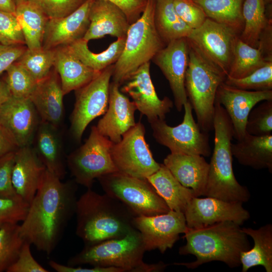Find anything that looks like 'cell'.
Instances as JSON below:
<instances>
[{
  "label": "cell",
  "mask_w": 272,
  "mask_h": 272,
  "mask_svg": "<svg viewBox=\"0 0 272 272\" xmlns=\"http://www.w3.org/2000/svg\"><path fill=\"white\" fill-rule=\"evenodd\" d=\"M74 180L62 182L46 169L27 215L20 225L22 237L38 250L50 255L75 214L77 190Z\"/></svg>",
  "instance_id": "obj_1"
},
{
  "label": "cell",
  "mask_w": 272,
  "mask_h": 272,
  "mask_svg": "<svg viewBox=\"0 0 272 272\" xmlns=\"http://www.w3.org/2000/svg\"><path fill=\"white\" fill-rule=\"evenodd\" d=\"M76 233L85 245L122 237L136 229L135 216L123 203L88 188L77 199Z\"/></svg>",
  "instance_id": "obj_2"
},
{
  "label": "cell",
  "mask_w": 272,
  "mask_h": 272,
  "mask_svg": "<svg viewBox=\"0 0 272 272\" xmlns=\"http://www.w3.org/2000/svg\"><path fill=\"white\" fill-rule=\"evenodd\" d=\"M247 236L240 225L232 221L188 228L183 236L186 243L179 248V254L194 255L196 260L173 264L194 269L204 263L219 261L231 268L238 267L241 265V253L250 248Z\"/></svg>",
  "instance_id": "obj_3"
},
{
  "label": "cell",
  "mask_w": 272,
  "mask_h": 272,
  "mask_svg": "<svg viewBox=\"0 0 272 272\" xmlns=\"http://www.w3.org/2000/svg\"><path fill=\"white\" fill-rule=\"evenodd\" d=\"M213 130L214 147L204 196L229 202H247L250 198V193L246 186L238 182L233 170L232 124L224 107L217 101L215 103Z\"/></svg>",
  "instance_id": "obj_4"
},
{
  "label": "cell",
  "mask_w": 272,
  "mask_h": 272,
  "mask_svg": "<svg viewBox=\"0 0 272 272\" xmlns=\"http://www.w3.org/2000/svg\"><path fill=\"white\" fill-rule=\"evenodd\" d=\"M146 252L143 239L137 229L125 236L92 245H85L78 254L70 258L67 265L120 268L124 272H157L165 269L163 262L148 264L143 260Z\"/></svg>",
  "instance_id": "obj_5"
},
{
  "label": "cell",
  "mask_w": 272,
  "mask_h": 272,
  "mask_svg": "<svg viewBox=\"0 0 272 272\" xmlns=\"http://www.w3.org/2000/svg\"><path fill=\"white\" fill-rule=\"evenodd\" d=\"M155 4L156 0H147L141 16L129 27L122 52L114 64L112 82L120 86L166 45L155 25Z\"/></svg>",
  "instance_id": "obj_6"
},
{
  "label": "cell",
  "mask_w": 272,
  "mask_h": 272,
  "mask_svg": "<svg viewBox=\"0 0 272 272\" xmlns=\"http://www.w3.org/2000/svg\"><path fill=\"white\" fill-rule=\"evenodd\" d=\"M226 77L190 45L185 88L197 122L205 132L213 130L216 95Z\"/></svg>",
  "instance_id": "obj_7"
},
{
  "label": "cell",
  "mask_w": 272,
  "mask_h": 272,
  "mask_svg": "<svg viewBox=\"0 0 272 272\" xmlns=\"http://www.w3.org/2000/svg\"><path fill=\"white\" fill-rule=\"evenodd\" d=\"M98 180L105 193L121 202L135 216H155L170 210L147 179L115 172Z\"/></svg>",
  "instance_id": "obj_8"
},
{
  "label": "cell",
  "mask_w": 272,
  "mask_h": 272,
  "mask_svg": "<svg viewBox=\"0 0 272 272\" xmlns=\"http://www.w3.org/2000/svg\"><path fill=\"white\" fill-rule=\"evenodd\" d=\"M113 145L95 126L85 143L67 158V166L77 184L91 188L94 180L118 172L111 157Z\"/></svg>",
  "instance_id": "obj_9"
},
{
  "label": "cell",
  "mask_w": 272,
  "mask_h": 272,
  "mask_svg": "<svg viewBox=\"0 0 272 272\" xmlns=\"http://www.w3.org/2000/svg\"><path fill=\"white\" fill-rule=\"evenodd\" d=\"M182 122L175 126L167 124L165 119L150 122L153 135L160 145L171 153L198 155L208 157L211 154L208 132L203 131L193 117L188 100L183 106Z\"/></svg>",
  "instance_id": "obj_10"
},
{
  "label": "cell",
  "mask_w": 272,
  "mask_h": 272,
  "mask_svg": "<svg viewBox=\"0 0 272 272\" xmlns=\"http://www.w3.org/2000/svg\"><path fill=\"white\" fill-rule=\"evenodd\" d=\"M145 135V126L139 121L118 143H113L111 157L118 172L147 179L159 169L161 164L154 159Z\"/></svg>",
  "instance_id": "obj_11"
},
{
  "label": "cell",
  "mask_w": 272,
  "mask_h": 272,
  "mask_svg": "<svg viewBox=\"0 0 272 272\" xmlns=\"http://www.w3.org/2000/svg\"><path fill=\"white\" fill-rule=\"evenodd\" d=\"M239 36L230 27L208 18L187 39L205 59L227 76Z\"/></svg>",
  "instance_id": "obj_12"
},
{
  "label": "cell",
  "mask_w": 272,
  "mask_h": 272,
  "mask_svg": "<svg viewBox=\"0 0 272 272\" xmlns=\"http://www.w3.org/2000/svg\"><path fill=\"white\" fill-rule=\"evenodd\" d=\"M114 64L101 71L93 80L75 91L76 101L71 117V131L80 141L89 124L107 110Z\"/></svg>",
  "instance_id": "obj_13"
},
{
  "label": "cell",
  "mask_w": 272,
  "mask_h": 272,
  "mask_svg": "<svg viewBox=\"0 0 272 272\" xmlns=\"http://www.w3.org/2000/svg\"><path fill=\"white\" fill-rule=\"evenodd\" d=\"M135 228L140 233L146 251L158 249L164 253L173 247L188 228L184 213L170 210L152 216H135Z\"/></svg>",
  "instance_id": "obj_14"
},
{
  "label": "cell",
  "mask_w": 272,
  "mask_h": 272,
  "mask_svg": "<svg viewBox=\"0 0 272 272\" xmlns=\"http://www.w3.org/2000/svg\"><path fill=\"white\" fill-rule=\"evenodd\" d=\"M242 203L207 196L193 197L184 213L186 226L188 228L198 229L227 221L241 226L250 217Z\"/></svg>",
  "instance_id": "obj_15"
},
{
  "label": "cell",
  "mask_w": 272,
  "mask_h": 272,
  "mask_svg": "<svg viewBox=\"0 0 272 272\" xmlns=\"http://www.w3.org/2000/svg\"><path fill=\"white\" fill-rule=\"evenodd\" d=\"M150 62L146 63L132 73L122 84V93L128 94L142 114L150 123L157 119H165L173 107L172 100L167 97L160 99L150 76Z\"/></svg>",
  "instance_id": "obj_16"
},
{
  "label": "cell",
  "mask_w": 272,
  "mask_h": 272,
  "mask_svg": "<svg viewBox=\"0 0 272 272\" xmlns=\"http://www.w3.org/2000/svg\"><path fill=\"white\" fill-rule=\"evenodd\" d=\"M190 45L187 38L170 41L161 49L152 60L159 67L168 81L174 105L181 111L187 101L185 77L189 60Z\"/></svg>",
  "instance_id": "obj_17"
},
{
  "label": "cell",
  "mask_w": 272,
  "mask_h": 272,
  "mask_svg": "<svg viewBox=\"0 0 272 272\" xmlns=\"http://www.w3.org/2000/svg\"><path fill=\"white\" fill-rule=\"evenodd\" d=\"M268 100H272V90H244L223 82L218 88L215 101L226 110L232 124L233 138L239 141L246 134V121L252 109L258 103Z\"/></svg>",
  "instance_id": "obj_18"
},
{
  "label": "cell",
  "mask_w": 272,
  "mask_h": 272,
  "mask_svg": "<svg viewBox=\"0 0 272 272\" xmlns=\"http://www.w3.org/2000/svg\"><path fill=\"white\" fill-rule=\"evenodd\" d=\"M41 119L29 98L11 96L0 108V122L19 148L32 146Z\"/></svg>",
  "instance_id": "obj_19"
},
{
  "label": "cell",
  "mask_w": 272,
  "mask_h": 272,
  "mask_svg": "<svg viewBox=\"0 0 272 272\" xmlns=\"http://www.w3.org/2000/svg\"><path fill=\"white\" fill-rule=\"evenodd\" d=\"M119 87L114 82L110 83L108 108L95 126L101 135L114 144L118 143L122 135L136 123V106L120 91Z\"/></svg>",
  "instance_id": "obj_20"
},
{
  "label": "cell",
  "mask_w": 272,
  "mask_h": 272,
  "mask_svg": "<svg viewBox=\"0 0 272 272\" xmlns=\"http://www.w3.org/2000/svg\"><path fill=\"white\" fill-rule=\"evenodd\" d=\"M95 0H86L70 14L62 18L49 19L44 34L42 48L52 49L69 45L83 39L89 25V12Z\"/></svg>",
  "instance_id": "obj_21"
},
{
  "label": "cell",
  "mask_w": 272,
  "mask_h": 272,
  "mask_svg": "<svg viewBox=\"0 0 272 272\" xmlns=\"http://www.w3.org/2000/svg\"><path fill=\"white\" fill-rule=\"evenodd\" d=\"M46 169L32 146L19 148L16 151L12 183L17 194L29 204L39 187Z\"/></svg>",
  "instance_id": "obj_22"
},
{
  "label": "cell",
  "mask_w": 272,
  "mask_h": 272,
  "mask_svg": "<svg viewBox=\"0 0 272 272\" xmlns=\"http://www.w3.org/2000/svg\"><path fill=\"white\" fill-rule=\"evenodd\" d=\"M90 25L83 39L88 42L109 35L117 38L126 36L130 25L123 11L105 0H95L89 12Z\"/></svg>",
  "instance_id": "obj_23"
},
{
  "label": "cell",
  "mask_w": 272,
  "mask_h": 272,
  "mask_svg": "<svg viewBox=\"0 0 272 272\" xmlns=\"http://www.w3.org/2000/svg\"><path fill=\"white\" fill-rule=\"evenodd\" d=\"M63 95L59 76L53 68L37 82L30 97L41 121L59 128L64 118Z\"/></svg>",
  "instance_id": "obj_24"
},
{
  "label": "cell",
  "mask_w": 272,
  "mask_h": 272,
  "mask_svg": "<svg viewBox=\"0 0 272 272\" xmlns=\"http://www.w3.org/2000/svg\"><path fill=\"white\" fill-rule=\"evenodd\" d=\"M163 164L183 186L193 191L195 197L204 196L209 170L205 157L171 153Z\"/></svg>",
  "instance_id": "obj_25"
},
{
  "label": "cell",
  "mask_w": 272,
  "mask_h": 272,
  "mask_svg": "<svg viewBox=\"0 0 272 272\" xmlns=\"http://www.w3.org/2000/svg\"><path fill=\"white\" fill-rule=\"evenodd\" d=\"M58 129L49 123L41 120L33 139L32 147L46 169L62 180L66 173V166Z\"/></svg>",
  "instance_id": "obj_26"
},
{
  "label": "cell",
  "mask_w": 272,
  "mask_h": 272,
  "mask_svg": "<svg viewBox=\"0 0 272 272\" xmlns=\"http://www.w3.org/2000/svg\"><path fill=\"white\" fill-rule=\"evenodd\" d=\"M54 49L53 68L59 76L64 95L86 85L100 72L84 64L72 53L67 45Z\"/></svg>",
  "instance_id": "obj_27"
},
{
  "label": "cell",
  "mask_w": 272,
  "mask_h": 272,
  "mask_svg": "<svg viewBox=\"0 0 272 272\" xmlns=\"http://www.w3.org/2000/svg\"><path fill=\"white\" fill-rule=\"evenodd\" d=\"M231 149L241 165L272 172V134L257 136L246 132L242 140L231 144Z\"/></svg>",
  "instance_id": "obj_28"
},
{
  "label": "cell",
  "mask_w": 272,
  "mask_h": 272,
  "mask_svg": "<svg viewBox=\"0 0 272 272\" xmlns=\"http://www.w3.org/2000/svg\"><path fill=\"white\" fill-rule=\"evenodd\" d=\"M147 179L170 210L184 213L189 201L195 197L193 191L183 186L163 164Z\"/></svg>",
  "instance_id": "obj_29"
},
{
  "label": "cell",
  "mask_w": 272,
  "mask_h": 272,
  "mask_svg": "<svg viewBox=\"0 0 272 272\" xmlns=\"http://www.w3.org/2000/svg\"><path fill=\"white\" fill-rule=\"evenodd\" d=\"M242 230L254 241L252 248L241 253L242 272L257 265L262 266L266 272H271L272 225L267 224L257 229L242 228Z\"/></svg>",
  "instance_id": "obj_30"
},
{
  "label": "cell",
  "mask_w": 272,
  "mask_h": 272,
  "mask_svg": "<svg viewBox=\"0 0 272 272\" xmlns=\"http://www.w3.org/2000/svg\"><path fill=\"white\" fill-rule=\"evenodd\" d=\"M272 60V52L259 43L257 47L250 46L237 38L232 60L227 77L240 79L245 77L268 61Z\"/></svg>",
  "instance_id": "obj_31"
},
{
  "label": "cell",
  "mask_w": 272,
  "mask_h": 272,
  "mask_svg": "<svg viewBox=\"0 0 272 272\" xmlns=\"http://www.w3.org/2000/svg\"><path fill=\"white\" fill-rule=\"evenodd\" d=\"M15 15L22 30L27 48L30 50L42 48L44 34L49 18L28 1L16 6Z\"/></svg>",
  "instance_id": "obj_32"
},
{
  "label": "cell",
  "mask_w": 272,
  "mask_h": 272,
  "mask_svg": "<svg viewBox=\"0 0 272 272\" xmlns=\"http://www.w3.org/2000/svg\"><path fill=\"white\" fill-rule=\"evenodd\" d=\"M174 0H156L154 23L165 45L175 39L187 38L192 29L177 14Z\"/></svg>",
  "instance_id": "obj_33"
},
{
  "label": "cell",
  "mask_w": 272,
  "mask_h": 272,
  "mask_svg": "<svg viewBox=\"0 0 272 272\" xmlns=\"http://www.w3.org/2000/svg\"><path fill=\"white\" fill-rule=\"evenodd\" d=\"M242 14L244 27L239 38L250 46L257 47L262 34L271 25V19L266 16L263 0H244Z\"/></svg>",
  "instance_id": "obj_34"
},
{
  "label": "cell",
  "mask_w": 272,
  "mask_h": 272,
  "mask_svg": "<svg viewBox=\"0 0 272 272\" xmlns=\"http://www.w3.org/2000/svg\"><path fill=\"white\" fill-rule=\"evenodd\" d=\"M126 37L117 38L104 51L94 53L88 48V42L80 39L67 45L72 53L84 64L96 72H101L114 64L121 55Z\"/></svg>",
  "instance_id": "obj_35"
},
{
  "label": "cell",
  "mask_w": 272,
  "mask_h": 272,
  "mask_svg": "<svg viewBox=\"0 0 272 272\" xmlns=\"http://www.w3.org/2000/svg\"><path fill=\"white\" fill-rule=\"evenodd\" d=\"M244 0H193L206 16L233 29L239 35L244 27L242 8Z\"/></svg>",
  "instance_id": "obj_36"
},
{
  "label": "cell",
  "mask_w": 272,
  "mask_h": 272,
  "mask_svg": "<svg viewBox=\"0 0 272 272\" xmlns=\"http://www.w3.org/2000/svg\"><path fill=\"white\" fill-rule=\"evenodd\" d=\"M25 240L20 233L18 223L0 227V272L7 271L15 262Z\"/></svg>",
  "instance_id": "obj_37"
},
{
  "label": "cell",
  "mask_w": 272,
  "mask_h": 272,
  "mask_svg": "<svg viewBox=\"0 0 272 272\" xmlns=\"http://www.w3.org/2000/svg\"><path fill=\"white\" fill-rule=\"evenodd\" d=\"M54 49L30 50L27 48L16 61L37 82L46 77L53 67Z\"/></svg>",
  "instance_id": "obj_38"
},
{
  "label": "cell",
  "mask_w": 272,
  "mask_h": 272,
  "mask_svg": "<svg viewBox=\"0 0 272 272\" xmlns=\"http://www.w3.org/2000/svg\"><path fill=\"white\" fill-rule=\"evenodd\" d=\"M224 83L244 90H272V60L245 77L234 79L227 76Z\"/></svg>",
  "instance_id": "obj_39"
},
{
  "label": "cell",
  "mask_w": 272,
  "mask_h": 272,
  "mask_svg": "<svg viewBox=\"0 0 272 272\" xmlns=\"http://www.w3.org/2000/svg\"><path fill=\"white\" fill-rule=\"evenodd\" d=\"M6 71L5 80L11 96L19 98H30L38 82L16 61Z\"/></svg>",
  "instance_id": "obj_40"
},
{
  "label": "cell",
  "mask_w": 272,
  "mask_h": 272,
  "mask_svg": "<svg viewBox=\"0 0 272 272\" xmlns=\"http://www.w3.org/2000/svg\"><path fill=\"white\" fill-rule=\"evenodd\" d=\"M246 131L257 136L271 134L272 100L263 101L252 109L247 119Z\"/></svg>",
  "instance_id": "obj_41"
},
{
  "label": "cell",
  "mask_w": 272,
  "mask_h": 272,
  "mask_svg": "<svg viewBox=\"0 0 272 272\" xmlns=\"http://www.w3.org/2000/svg\"><path fill=\"white\" fill-rule=\"evenodd\" d=\"M0 44L25 45L23 33L15 13L0 10Z\"/></svg>",
  "instance_id": "obj_42"
},
{
  "label": "cell",
  "mask_w": 272,
  "mask_h": 272,
  "mask_svg": "<svg viewBox=\"0 0 272 272\" xmlns=\"http://www.w3.org/2000/svg\"><path fill=\"white\" fill-rule=\"evenodd\" d=\"M29 204L19 197L15 198L0 197V227L9 223L22 222Z\"/></svg>",
  "instance_id": "obj_43"
},
{
  "label": "cell",
  "mask_w": 272,
  "mask_h": 272,
  "mask_svg": "<svg viewBox=\"0 0 272 272\" xmlns=\"http://www.w3.org/2000/svg\"><path fill=\"white\" fill-rule=\"evenodd\" d=\"M39 8L49 19L64 17L86 0H27Z\"/></svg>",
  "instance_id": "obj_44"
},
{
  "label": "cell",
  "mask_w": 272,
  "mask_h": 272,
  "mask_svg": "<svg viewBox=\"0 0 272 272\" xmlns=\"http://www.w3.org/2000/svg\"><path fill=\"white\" fill-rule=\"evenodd\" d=\"M173 4L179 17L192 30L200 27L208 18L193 0H174Z\"/></svg>",
  "instance_id": "obj_45"
},
{
  "label": "cell",
  "mask_w": 272,
  "mask_h": 272,
  "mask_svg": "<svg viewBox=\"0 0 272 272\" xmlns=\"http://www.w3.org/2000/svg\"><path fill=\"white\" fill-rule=\"evenodd\" d=\"M15 152L10 153L0 158V197L15 198L20 197L12 183Z\"/></svg>",
  "instance_id": "obj_46"
},
{
  "label": "cell",
  "mask_w": 272,
  "mask_h": 272,
  "mask_svg": "<svg viewBox=\"0 0 272 272\" xmlns=\"http://www.w3.org/2000/svg\"><path fill=\"white\" fill-rule=\"evenodd\" d=\"M31 244L25 241L15 262L7 272H48L32 255Z\"/></svg>",
  "instance_id": "obj_47"
},
{
  "label": "cell",
  "mask_w": 272,
  "mask_h": 272,
  "mask_svg": "<svg viewBox=\"0 0 272 272\" xmlns=\"http://www.w3.org/2000/svg\"><path fill=\"white\" fill-rule=\"evenodd\" d=\"M119 7L126 15L131 25L135 22L143 12L147 0H105Z\"/></svg>",
  "instance_id": "obj_48"
},
{
  "label": "cell",
  "mask_w": 272,
  "mask_h": 272,
  "mask_svg": "<svg viewBox=\"0 0 272 272\" xmlns=\"http://www.w3.org/2000/svg\"><path fill=\"white\" fill-rule=\"evenodd\" d=\"M27 48L25 45H5L0 44V74L16 61Z\"/></svg>",
  "instance_id": "obj_49"
},
{
  "label": "cell",
  "mask_w": 272,
  "mask_h": 272,
  "mask_svg": "<svg viewBox=\"0 0 272 272\" xmlns=\"http://www.w3.org/2000/svg\"><path fill=\"white\" fill-rule=\"evenodd\" d=\"M48 264L53 269L57 272H124V270L120 268L98 266L85 268L67 264L64 265L52 260L48 262Z\"/></svg>",
  "instance_id": "obj_50"
},
{
  "label": "cell",
  "mask_w": 272,
  "mask_h": 272,
  "mask_svg": "<svg viewBox=\"0 0 272 272\" xmlns=\"http://www.w3.org/2000/svg\"><path fill=\"white\" fill-rule=\"evenodd\" d=\"M19 149L15 140L11 133L0 122V158Z\"/></svg>",
  "instance_id": "obj_51"
},
{
  "label": "cell",
  "mask_w": 272,
  "mask_h": 272,
  "mask_svg": "<svg viewBox=\"0 0 272 272\" xmlns=\"http://www.w3.org/2000/svg\"><path fill=\"white\" fill-rule=\"evenodd\" d=\"M11 96V94L5 79L0 80V108Z\"/></svg>",
  "instance_id": "obj_52"
},
{
  "label": "cell",
  "mask_w": 272,
  "mask_h": 272,
  "mask_svg": "<svg viewBox=\"0 0 272 272\" xmlns=\"http://www.w3.org/2000/svg\"><path fill=\"white\" fill-rule=\"evenodd\" d=\"M16 6L12 0H0V10L15 13Z\"/></svg>",
  "instance_id": "obj_53"
},
{
  "label": "cell",
  "mask_w": 272,
  "mask_h": 272,
  "mask_svg": "<svg viewBox=\"0 0 272 272\" xmlns=\"http://www.w3.org/2000/svg\"><path fill=\"white\" fill-rule=\"evenodd\" d=\"M13 3L15 4L16 6L23 2H26L27 0H12Z\"/></svg>",
  "instance_id": "obj_54"
},
{
  "label": "cell",
  "mask_w": 272,
  "mask_h": 272,
  "mask_svg": "<svg viewBox=\"0 0 272 272\" xmlns=\"http://www.w3.org/2000/svg\"><path fill=\"white\" fill-rule=\"evenodd\" d=\"M264 3L266 6L267 5H269L270 4H271L272 0H263Z\"/></svg>",
  "instance_id": "obj_55"
}]
</instances>
